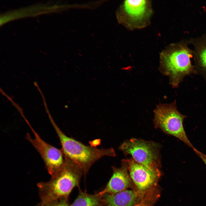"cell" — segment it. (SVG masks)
Wrapping results in <instances>:
<instances>
[{
	"mask_svg": "<svg viewBox=\"0 0 206 206\" xmlns=\"http://www.w3.org/2000/svg\"><path fill=\"white\" fill-rule=\"evenodd\" d=\"M147 191L126 189L108 195L104 199V204L106 206H133L141 200Z\"/></svg>",
	"mask_w": 206,
	"mask_h": 206,
	"instance_id": "obj_10",
	"label": "cell"
},
{
	"mask_svg": "<svg viewBox=\"0 0 206 206\" xmlns=\"http://www.w3.org/2000/svg\"><path fill=\"white\" fill-rule=\"evenodd\" d=\"M189 40H183L172 44L161 55L160 71L168 77L174 88L177 87L185 77L195 73L191 60L193 51L189 46Z\"/></svg>",
	"mask_w": 206,
	"mask_h": 206,
	"instance_id": "obj_1",
	"label": "cell"
},
{
	"mask_svg": "<svg viewBox=\"0 0 206 206\" xmlns=\"http://www.w3.org/2000/svg\"><path fill=\"white\" fill-rule=\"evenodd\" d=\"M189 41L193 47V65L195 73L201 76L206 82V33Z\"/></svg>",
	"mask_w": 206,
	"mask_h": 206,
	"instance_id": "obj_11",
	"label": "cell"
},
{
	"mask_svg": "<svg viewBox=\"0 0 206 206\" xmlns=\"http://www.w3.org/2000/svg\"><path fill=\"white\" fill-rule=\"evenodd\" d=\"M42 206H69L65 199L54 201L42 205Z\"/></svg>",
	"mask_w": 206,
	"mask_h": 206,
	"instance_id": "obj_14",
	"label": "cell"
},
{
	"mask_svg": "<svg viewBox=\"0 0 206 206\" xmlns=\"http://www.w3.org/2000/svg\"><path fill=\"white\" fill-rule=\"evenodd\" d=\"M154 113L153 122L156 128L177 138L193 150L195 148L184 129L183 122L187 116L178 110L176 100L169 104L158 105Z\"/></svg>",
	"mask_w": 206,
	"mask_h": 206,
	"instance_id": "obj_4",
	"label": "cell"
},
{
	"mask_svg": "<svg viewBox=\"0 0 206 206\" xmlns=\"http://www.w3.org/2000/svg\"></svg>",
	"mask_w": 206,
	"mask_h": 206,
	"instance_id": "obj_16",
	"label": "cell"
},
{
	"mask_svg": "<svg viewBox=\"0 0 206 206\" xmlns=\"http://www.w3.org/2000/svg\"><path fill=\"white\" fill-rule=\"evenodd\" d=\"M35 137L27 133L26 138L34 147L43 159L48 172L53 178L63 169L65 165L63 152L43 140L27 121Z\"/></svg>",
	"mask_w": 206,
	"mask_h": 206,
	"instance_id": "obj_6",
	"label": "cell"
},
{
	"mask_svg": "<svg viewBox=\"0 0 206 206\" xmlns=\"http://www.w3.org/2000/svg\"><path fill=\"white\" fill-rule=\"evenodd\" d=\"M160 146L158 143L140 139L132 138L124 142L120 149L130 154L136 162L161 175Z\"/></svg>",
	"mask_w": 206,
	"mask_h": 206,
	"instance_id": "obj_5",
	"label": "cell"
},
{
	"mask_svg": "<svg viewBox=\"0 0 206 206\" xmlns=\"http://www.w3.org/2000/svg\"><path fill=\"white\" fill-rule=\"evenodd\" d=\"M159 196L158 189L154 187L148 190L141 200L133 206H153Z\"/></svg>",
	"mask_w": 206,
	"mask_h": 206,
	"instance_id": "obj_13",
	"label": "cell"
},
{
	"mask_svg": "<svg viewBox=\"0 0 206 206\" xmlns=\"http://www.w3.org/2000/svg\"><path fill=\"white\" fill-rule=\"evenodd\" d=\"M65 157L62 171L48 182L39 183L41 204L65 199L77 186L83 171L78 164Z\"/></svg>",
	"mask_w": 206,
	"mask_h": 206,
	"instance_id": "obj_2",
	"label": "cell"
},
{
	"mask_svg": "<svg viewBox=\"0 0 206 206\" xmlns=\"http://www.w3.org/2000/svg\"><path fill=\"white\" fill-rule=\"evenodd\" d=\"M193 150L196 154L202 160L206 165V154L198 150L195 148Z\"/></svg>",
	"mask_w": 206,
	"mask_h": 206,
	"instance_id": "obj_15",
	"label": "cell"
},
{
	"mask_svg": "<svg viewBox=\"0 0 206 206\" xmlns=\"http://www.w3.org/2000/svg\"><path fill=\"white\" fill-rule=\"evenodd\" d=\"M127 164L130 177L137 190L146 191L156 185L159 175L132 158L122 160Z\"/></svg>",
	"mask_w": 206,
	"mask_h": 206,
	"instance_id": "obj_7",
	"label": "cell"
},
{
	"mask_svg": "<svg viewBox=\"0 0 206 206\" xmlns=\"http://www.w3.org/2000/svg\"><path fill=\"white\" fill-rule=\"evenodd\" d=\"M102 197L98 193L92 195L80 192L71 206H102L104 204Z\"/></svg>",
	"mask_w": 206,
	"mask_h": 206,
	"instance_id": "obj_12",
	"label": "cell"
},
{
	"mask_svg": "<svg viewBox=\"0 0 206 206\" xmlns=\"http://www.w3.org/2000/svg\"><path fill=\"white\" fill-rule=\"evenodd\" d=\"M120 168L113 167L112 175L105 188L99 194L103 196L115 194L127 189L132 185L133 182L130 176L126 164L122 161Z\"/></svg>",
	"mask_w": 206,
	"mask_h": 206,
	"instance_id": "obj_9",
	"label": "cell"
},
{
	"mask_svg": "<svg viewBox=\"0 0 206 206\" xmlns=\"http://www.w3.org/2000/svg\"><path fill=\"white\" fill-rule=\"evenodd\" d=\"M122 9L124 22L134 28L144 25L151 13L149 3L146 0L125 1Z\"/></svg>",
	"mask_w": 206,
	"mask_h": 206,
	"instance_id": "obj_8",
	"label": "cell"
},
{
	"mask_svg": "<svg viewBox=\"0 0 206 206\" xmlns=\"http://www.w3.org/2000/svg\"><path fill=\"white\" fill-rule=\"evenodd\" d=\"M50 119L59 138L65 156L79 165L84 173L86 172L94 163L102 157L116 155L115 151L112 148L99 149L86 146L67 136L54 120L51 118Z\"/></svg>",
	"mask_w": 206,
	"mask_h": 206,
	"instance_id": "obj_3",
	"label": "cell"
}]
</instances>
